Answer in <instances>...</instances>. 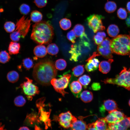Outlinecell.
<instances>
[{
	"label": "cell",
	"mask_w": 130,
	"mask_h": 130,
	"mask_svg": "<svg viewBox=\"0 0 130 130\" xmlns=\"http://www.w3.org/2000/svg\"><path fill=\"white\" fill-rule=\"evenodd\" d=\"M87 130H96L95 122L89 124L87 125Z\"/></svg>",
	"instance_id": "44"
},
{
	"label": "cell",
	"mask_w": 130,
	"mask_h": 130,
	"mask_svg": "<svg viewBox=\"0 0 130 130\" xmlns=\"http://www.w3.org/2000/svg\"><path fill=\"white\" fill-rule=\"evenodd\" d=\"M59 23L60 27L64 30H67L71 26L72 23L71 20L67 18L62 19L59 21Z\"/></svg>",
	"instance_id": "26"
},
{
	"label": "cell",
	"mask_w": 130,
	"mask_h": 130,
	"mask_svg": "<svg viewBox=\"0 0 130 130\" xmlns=\"http://www.w3.org/2000/svg\"><path fill=\"white\" fill-rule=\"evenodd\" d=\"M26 102L25 99L22 96H19L15 98L14 100L15 105L18 107L23 106L25 104Z\"/></svg>",
	"instance_id": "36"
},
{
	"label": "cell",
	"mask_w": 130,
	"mask_h": 130,
	"mask_svg": "<svg viewBox=\"0 0 130 130\" xmlns=\"http://www.w3.org/2000/svg\"><path fill=\"white\" fill-rule=\"evenodd\" d=\"M104 38L102 37L96 35L94 36L93 40L95 44L98 45L102 42L104 40Z\"/></svg>",
	"instance_id": "42"
},
{
	"label": "cell",
	"mask_w": 130,
	"mask_h": 130,
	"mask_svg": "<svg viewBox=\"0 0 130 130\" xmlns=\"http://www.w3.org/2000/svg\"><path fill=\"white\" fill-rule=\"evenodd\" d=\"M130 35H119L111 40L112 53L122 55L130 54Z\"/></svg>",
	"instance_id": "3"
},
{
	"label": "cell",
	"mask_w": 130,
	"mask_h": 130,
	"mask_svg": "<svg viewBox=\"0 0 130 130\" xmlns=\"http://www.w3.org/2000/svg\"><path fill=\"white\" fill-rule=\"evenodd\" d=\"M22 64L26 70H29L34 65L32 60L30 58H26L22 60Z\"/></svg>",
	"instance_id": "32"
},
{
	"label": "cell",
	"mask_w": 130,
	"mask_h": 130,
	"mask_svg": "<svg viewBox=\"0 0 130 130\" xmlns=\"http://www.w3.org/2000/svg\"><path fill=\"white\" fill-rule=\"evenodd\" d=\"M76 36L73 30H72L68 32L67 35V37L68 39L72 43L75 42Z\"/></svg>",
	"instance_id": "39"
},
{
	"label": "cell",
	"mask_w": 130,
	"mask_h": 130,
	"mask_svg": "<svg viewBox=\"0 0 130 130\" xmlns=\"http://www.w3.org/2000/svg\"><path fill=\"white\" fill-rule=\"evenodd\" d=\"M46 50L47 53L52 55L57 54L59 51L58 47L54 43L49 44L47 46Z\"/></svg>",
	"instance_id": "27"
},
{
	"label": "cell",
	"mask_w": 130,
	"mask_h": 130,
	"mask_svg": "<svg viewBox=\"0 0 130 130\" xmlns=\"http://www.w3.org/2000/svg\"><path fill=\"white\" fill-rule=\"evenodd\" d=\"M16 25L13 22L11 21L6 22L4 24V27L5 30L7 32H12L15 30Z\"/></svg>",
	"instance_id": "34"
},
{
	"label": "cell",
	"mask_w": 130,
	"mask_h": 130,
	"mask_svg": "<svg viewBox=\"0 0 130 130\" xmlns=\"http://www.w3.org/2000/svg\"><path fill=\"white\" fill-rule=\"evenodd\" d=\"M57 73L53 62L50 60L46 59L36 64L33 68L32 76L38 83L47 86L51 84V80L56 77Z\"/></svg>",
	"instance_id": "1"
},
{
	"label": "cell",
	"mask_w": 130,
	"mask_h": 130,
	"mask_svg": "<svg viewBox=\"0 0 130 130\" xmlns=\"http://www.w3.org/2000/svg\"><path fill=\"white\" fill-rule=\"evenodd\" d=\"M31 38L37 44L42 45L51 43L54 36L53 27L49 21H41L32 26Z\"/></svg>",
	"instance_id": "2"
},
{
	"label": "cell",
	"mask_w": 130,
	"mask_h": 130,
	"mask_svg": "<svg viewBox=\"0 0 130 130\" xmlns=\"http://www.w3.org/2000/svg\"><path fill=\"white\" fill-rule=\"evenodd\" d=\"M31 20L23 16L17 22L15 30L19 32L23 38H24L28 32L31 24Z\"/></svg>",
	"instance_id": "10"
},
{
	"label": "cell",
	"mask_w": 130,
	"mask_h": 130,
	"mask_svg": "<svg viewBox=\"0 0 130 130\" xmlns=\"http://www.w3.org/2000/svg\"><path fill=\"white\" fill-rule=\"evenodd\" d=\"M117 14L118 18L121 19L126 18L127 16V13L126 10L123 8H120L117 10Z\"/></svg>",
	"instance_id": "38"
},
{
	"label": "cell",
	"mask_w": 130,
	"mask_h": 130,
	"mask_svg": "<svg viewBox=\"0 0 130 130\" xmlns=\"http://www.w3.org/2000/svg\"><path fill=\"white\" fill-rule=\"evenodd\" d=\"M119 109L118 108L116 102L113 100L110 99L104 100L103 105L100 109L101 112H104L106 110L108 113L114 110Z\"/></svg>",
	"instance_id": "14"
},
{
	"label": "cell",
	"mask_w": 130,
	"mask_h": 130,
	"mask_svg": "<svg viewBox=\"0 0 130 130\" xmlns=\"http://www.w3.org/2000/svg\"><path fill=\"white\" fill-rule=\"evenodd\" d=\"M78 80L84 88H86L90 83L91 79L89 76L84 75L79 77Z\"/></svg>",
	"instance_id": "30"
},
{
	"label": "cell",
	"mask_w": 130,
	"mask_h": 130,
	"mask_svg": "<svg viewBox=\"0 0 130 130\" xmlns=\"http://www.w3.org/2000/svg\"><path fill=\"white\" fill-rule=\"evenodd\" d=\"M43 15L39 11L37 10H33L31 13L30 20L32 22L37 23L39 22L42 20Z\"/></svg>",
	"instance_id": "24"
},
{
	"label": "cell",
	"mask_w": 130,
	"mask_h": 130,
	"mask_svg": "<svg viewBox=\"0 0 130 130\" xmlns=\"http://www.w3.org/2000/svg\"><path fill=\"white\" fill-rule=\"evenodd\" d=\"M71 77V75L68 71L65 73L59 78L52 79L51 83L57 92L64 96L65 94L68 93L65 91V89L67 87Z\"/></svg>",
	"instance_id": "5"
},
{
	"label": "cell",
	"mask_w": 130,
	"mask_h": 130,
	"mask_svg": "<svg viewBox=\"0 0 130 130\" xmlns=\"http://www.w3.org/2000/svg\"><path fill=\"white\" fill-rule=\"evenodd\" d=\"M57 121L60 125L64 128H71L73 123L77 119L73 116L71 113L68 111L60 113L57 117Z\"/></svg>",
	"instance_id": "9"
},
{
	"label": "cell",
	"mask_w": 130,
	"mask_h": 130,
	"mask_svg": "<svg viewBox=\"0 0 130 130\" xmlns=\"http://www.w3.org/2000/svg\"><path fill=\"white\" fill-rule=\"evenodd\" d=\"M84 65H79L74 67L72 69L73 75L76 77L82 75L84 72Z\"/></svg>",
	"instance_id": "31"
},
{
	"label": "cell",
	"mask_w": 130,
	"mask_h": 130,
	"mask_svg": "<svg viewBox=\"0 0 130 130\" xmlns=\"http://www.w3.org/2000/svg\"><path fill=\"white\" fill-rule=\"evenodd\" d=\"M129 127H130V123Z\"/></svg>",
	"instance_id": "50"
},
{
	"label": "cell",
	"mask_w": 130,
	"mask_h": 130,
	"mask_svg": "<svg viewBox=\"0 0 130 130\" xmlns=\"http://www.w3.org/2000/svg\"><path fill=\"white\" fill-rule=\"evenodd\" d=\"M19 9L21 13L24 15L28 14L31 10L29 6L25 3H23L21 4L19 7Z\"/></svg>",
	"instance_id": "37"
},
{
	"label": "cell",
	"mask_w": 130,
	"mask_h": 130,
	"mask_svg": "<svg viewBox=\"0 0 130 130\" xmlns=\"http://www.w3.org/2000/svg\"><path fill=\"white\" fill-rule=\"evenodd\" d=\"M117 8L116 3L114 1H107L105 4L104 9L105 11L109 13H111L114 12Z\"/></svg>",
	"instance_id": "28"
},
{
	"label": "cell",
	"mask_w": 130,
	"mask_h": 130,
	"mask_svg": "<svg viewBox=\"0 0 130 130\" xmlns=\"http://www.w3.org/2000/svg\"><path fill=\"white\" fill-rule=\"evenodd\" d=\"M29 128L27 127L23 126L20 127L19 130H29Z\"/></svg>",
	"instance_id": "48"
},
{
	"label": "cell",
	"mask_w": 130,
	"mask_h": 130,
	"mask_svg": "<svg viewBox=\"0 0 130 130\" xmlns=\"http://www.w3.org/2000/svg\"><path fill=\"white\" fill-rule=\"evenodd\" d=\"M20 48L19 43L15 42H11L9 45L8 50L9 54H16L18 53Z\"/></svg>",
	"instance_id": "20"
},
{
	"label": "cell",
	"mask_w": 130,
	"mask_h": 130,
	"mask_svg": "<svg viewBox=\"0 0 130 130\" xmlns=\"http://www.w3.org/2000/svg\"><path fill=\"white\" fill-rule=\"evenodd\" d=\"M104 18L101 15L96 14L90 15L86 19L88 27L94 33L104 30L105 27L102 20Z\"/></svg>",
	"instance_id": "6"
},
{
	"label": "cell",
	"mask_w": 130,
	"mask_h": 130,
	"mask_svg": "<svg viewBox=\"0 0 130 130\" xmlns=\"http://www.w3.org/2000/svg\"><path fill=\"white\" fill-rule=\"evenodd\" d=\"M73 30L77 37H80L85 33L84 27L81 24H78L75 25Z\"/></svg>",
	"instance_id": "29"
},
{
	"label": "cell",
	"mask_w": 130,
	"mask_h": 130,
	"mask_svg": "<svg viewBox=\"0 0 130 130\" xmlns=\"http://www.w3.org/2000/svg\"><path fill=\"white\" fill-rule=\"evenodd\" d=\"M126 7L128 12L130 13V1L128 2L127 3Z\"/></svg>",
	"instance_id": "47"
},
{
	"label": "cell",
	"mask_w": 130,
	"mask_h": 130,
	"mask_svg": "<svg viewBox=\"0 0 130 130\" xmlns=\"http://www.w3.org/2000/svg\"><path fill=\"white\" fill-rule=\"evenodd\" d=\"M105 84H116L130 91V68L124 67L120 72L114 78H107L102 81Z\"/></svg>",
	"instance_id": "4"
},
{
	"label": "cell",
	"mask_w": 130,
	"mask_h": 130,
	"mask_svg": "<svg viewBox=\"0 0 130 130\" xmlns=\"http://www.w3.org/2000/svg\"><path fill=\"white\" fill-rule=\"evenodd\" d=\"M130 122V117L126 116L119 122L108 124L107 130H126L129 127Z\"/></svg>",
	"instance_id": "11"
},
{
	"label": "cell",
	"mask_w": 130,
	"mask_h": 130,
	"mask_svg": "<svg viewBox=\"0 0 130 130\" xmlns=\"http://www.w3.org/2000/svg\"><path fill=\"white\" fill-rule=\"evenodd\" d=\"M82 52L81 47L79 44L72 45L69 51L71 55L70 60L75 62L78 61V58L81 55Z\"/></svg>",
	"instance_id": "13"
},
{
	"label": "cell",
	"mask_w": 130,
	"mask_h": 130,
	"mask_svg": "<svg viewBox=\"0 0 130 130\" xmlns=\"http://www.w3.org/2000/svg\"><path fill=\"white\" fill-rule=\"evenodd\" d=\"M21 35L20 34L16 31L13 32L10 35L11 39L13 41L17 42L19 41Z\"/></svg>",
	"instance_id": "40"
},
{
	"label": "cell",
	"mask_w": 130,
	"mask_h": 130,
	"mask_svg": "<svg viewBox=\"0 0 130 130\" xmlns=\"http://www.w3.org/2000/svg\"><path fill=\"white\" fill-rule=\"evenodd\" d=\"M69 86L71 91L76 98L80 96L82 90V85L78 80H73L71 82L70 81Z\"/></svg>",
	"instance_id": "15"
},
{
	"label": "cell",
	"mask_w": 130,
	"mask_h": 130,
	"mask_svg": "<svg viewBox=\"0 0 130 130\" xmlns=\"http://www.w3.org/2000/svg\"><path fill=\"white\" fill-rule=\"evenodd\" d=\"M110 40L108 37L105 38L102 42L98 45L97 51L98 56L101 55L106 59H111L113 53L111 48Z\"/></svg>",
	"instance_id": "8"
},
{
	"label": "cell",
	"mask_w": 130,
	"mask_h": 130,
	"mask_svg": "<svg viewBox=\"0 0 130 130\" xmlns=\"http://www.w3.org/2000/svg\"><path fill=\"white\" fill-rule=\"evenodd\" d=\"M129 105L130 106V99L129 100Z\"/></svg>",
	"instance_id": "49"
},
{
	"label": "cell",
	"mask_w": 130,
	"mask_h": 130,
	"mask_svg": "<svg viewBox=\"0 0 130 130\" xmlns=\"http://www.w3.org/2000/svg\"><path fill=\"white\" fill-rule=\"evenodd\" d=\"M126 116L117 110H115L109 113V114L104 117L107 123H115L124 119Z\"/></svg>",
	"instance_id": "12"
},
{
	"label": "cell",
	"mask_w": 130,
	"mask_h": 130,
	"mask_svg": "<svg viewBox=\"0 0 130 130\" xmlns=\"http://www.w3.org/2000/svg\"><path fill=\"white\" fill-rule=\"evenodd\" d=\"M96 35L100 36L104 38H105L106 36L105 33L103 32H97Z\"/></svg>",
	"instance_id": "45"
},
{
	"label": "cell",
	"mask_w": 130,
	"mask_h": 130,
	"mask_svg": "<svg viewBox=\"0 0 130 130\" xmlns=\"http://www.w3.org/2000/svg\"><path fill=\"white\" fill-rule=\"evenodd\" d=\"M25 78L26 80L21 84L20 86L28 99L31 100L32 97L38 94L39 91L38 87L32 83V80L26 77Z\"/></svg>",
	"instance_id": "7"
},
{
	"label": "cell",
	"mask_w": 130,
	"mask_h": 130,
	"mask_svg": "<svg viewBox=\"0 0 130 130\" xmlns=\"http://www.w3.org/2000/svg\"><path fill=\"white\" fill-rule=\"evenodd\" d=\"M119 31V29L117 26L113 24L109 25L107 30L108 35L112 37H115L117 36Z\"/></svg>",
	"instance_id": "23"
},
{
	"label": "cell",
	"mask_w": 130,
	"mask_h": 130,
	"mask_svg": "<svg viewBox=\"0 0 130 130\" xmlns=\"http://www.w3.org/2000/svg\"><path fill=\"white\" fill-rule=\"evenodd\" d=\"M80 97L82 101L85 103L90 102L93 98L92 93L87 90L84 91L82 92Z\"/></svg>",
	"instance_id": "21"
},
{
	"label": "cell",
	"mask_w": 130,
	"mask_h": 130,
	"mask_svg": "<svg viewBox=\"0 0 130 130\" xmlns=\"http://www.w3.org/2000/svg\"><path fill=\"white\" fill-rule=\"evenodd\" d=\"M84 117H79L78 119L74 122L71 128L72 130H87V125L84 120Z\"/></svg>",
	"instance_id": "17"
},
{
	"label": "cell",
	"mask_w": 130,
	"mask_h": 130,
	"mask_svg": "<svg viewBox=\"0 0 130 130\" xmlns=\"http://www.w3.org/2000/svg\"><path fill=\"white\" fill-rule=\"evenodd\" d=\"M126 23L127 26L128 27H130V15L126 19Z\"/></svg>",
	"instance_id": "46"
},
{
	"label": "cell",
	"mask_w": 130,
	"mask_h": 130,
	"mask_svg": "<svg viewBox=\"0 0 130 130\" xmlns=\"http://www.w3.org/2000/svg\"><path fill=\"white\" fill-rule=\"evenodd\" d=\"M95 123L96 130H107V123L104 118H99Z\"/></svg>",
	"instance_id": "22"
},
{
	"label": "cell",
	"mask_w": 130,
	"mask_h": 130,
	"mask_svg": "<svg viewBox=\"0 0 130 130\" xmlns=\"http://www.w3.org/2000/svg\"><path fill=\"white\" fill-rule=\"evenodd\" d=\"M46 48L44 45H40L35 46L33 50L34 55L38 57L42 58L45 56L47 54Z\"/></svg>",
	"instance_id": "19"
},
{
	"label": "cell",
	"mask_w": 130,
	"mask_h": 130,
	"mask_svg": "<svg viewBox=\"0 0 130 130\" xmlns=\"http://www.w3.org/2000/svg\"><path fill=\"white\" fill-rule=\"evenodd\" d=\"M114 60L111 59H109L107 61H101L99 65V70L104 74H107L110 71L111 63Z\"/></svg>",
	"instance_id": "18"
},
{
	"label": "cell",
	"mask_w": 130,
	"mask_h": 130,
	"mask_svg": "<svg viewBox=\"0 0 130 130\" xmlns=\"http://www.w3.org/2000/svg\"><path fill=\"white\" fill-rule=\"evenodd\" d=\"M88 62L86 64L85 67L86 70L89 72H93L97 70L99 67V61L96 58H93L86 60Z\"/></svg>",
	"instance_id": "16"
},
{
	"label": "cell",
	"mask_w": 130,
	"mask_h": 130,
	"mask_svg": "<svg viewBox=\"0 0 130 130\" xmlns=\"http://www.w3.org/2000/svg\"><path fill=\"white\" fill-rule=\"evenodd\" d=\"M55 65L57 69L59 70H62L66 67L67 63L64 59H60L56 61Z\"/></svg>",
	"instance_id": "33"
},
{
	"label": "cell",
	"mask_w": 130,
	"mask_h": 130,
	"mask_svg": "<svg viewBox=\"0 0 130 130\" xmlns=\"http://www.w3.org/2000/svg\"><path fill=\"white\" fill-rule=\"evenodd\" d=\"M7 78L10 82L14 83L17 82L18 80L19 75L16 71H12L9 72L7 74Z\"/></svg>",
	"instance_id": "25"
},
{
	"label": "cell",
	"mask_w": 130,
	"mask_h": 130,
	"mask_svg": "<svg viewBox=\"0 0 130 130\" xmlns=\"http://www.w3.org/2000/svg\"><path fill=\"white\" fill-rule=\"evenodd\" d=\"M34 2L36 6L40 8H43L46 5L47 0H34Z\"/></svg>",
	"instance_id": "41"
},
{
	"label": "cell",
	"mask_w": 130,
	"mask_h": 130,
	"mask_svg": "<svg viewBox=\"0 0 130 130\" xmlns=\"http://www.w3.org/2000/svg\"><path fill=\"white\" fill-rule=\"evenodd\" d=\"M91 87L93 90H98L100 88V86L99 83H94L91 85Z\"/></svg>",
	"instance_id": "43"
},
{
	"label": "cell",
	"mask_w": 130,
	"mask_h": 130,
	"mask_svg": "<svg viewBox=\"0 0 130 130\" xmlns=\"http://www.w3.org/2000/svg\"><path fill=\"white\" fill-rule=\"evenodd\" d=\"M9 53L6 51H2L0 52V62L5 63L8 62L10 59Z\"/></svg>",
	"instance_id": "35"
}]
</instances>
